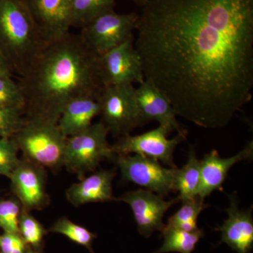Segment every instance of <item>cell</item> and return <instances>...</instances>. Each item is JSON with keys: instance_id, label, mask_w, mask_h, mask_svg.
Returning <instances> with one entry per match:
<instances>
[{"instance_id": "e0dca14e", "label": "cell", "mask_w": 253, "mask_h": 253, "mask_svg": "<svg viewBox=\"0 0 253 253\" xmlns=\"http://www.w3.org/2000/svg\"><path fill=\"white\" fill-rule=\"evenodd\" d=\"M116 175L115 169H101L84 176L66 191V198L76 207L92 203L115 201L113 181Z\"/></svg>"}, {"instance_id": "d4e9b609", "label": "cell", "mask_w": 253, "mask_h": 253, "mask_svg": "<svg viewBox=\"0 0 253 253\" xmlns=\"http://www.w3.org/2000/svg\"><path fill=\"white\" fill-rule=\"evenodd\" d=\"M26 120L24 108L0 107V138H11Z\"/></svg>"}, {"instance_id": "5b68a950", "label": "cell", "mask_w": 253, "mask_h": 253, "mask_svg": "<svg viewBox=\"0 0 253 253\" xmlns=\"http://www.w3.org/2000/svg\"><path fill=\"white\" fill-rule=\"evenodd\" d=\"M109 133L101 121L79 134L66 138L63 166L81 180L86 174L94 171L102 161L112 159L115 154L108 142Z\"/></svg>"}, {"instance_id": "83f0119b", "label": "cell", "mask_w": 253, "mask_h": 253, "mask_svg": "<svg viewBox=\"0 0 253 253\" xmlns=\"http://www.w3.org/2000/svg\"><path fill=\"white\" fill-rule=\"evenodd\" d=\"M19 149L14 138H0V175L9 177L21 160Z\"/></svg>"}, {"instance_id": "2e32d148", "label": "cell", "mask_w": 253, "mask_h": 253, "mask_svg": "<svg viewBox=\"0 0 253 253\" xmlns=\"http://www.w3.org/2000/svg\"><path fill=\"white\" fill-rule=\"evenodd\" d=\"M253 156V141L230 158H221L217 150L213 149L201 160V181L197 196L206 199L216 190L223 191V184L233 166Z\"/></svg>"}, {"instance_id": "44dd1931", "label": "cell", "mask_w": 253, "mask_h": 253, "mask_svg": "<svg viewBox=\"0 0 253 253\" xmlns=\"http://www.w3.org/2000/svg\"><path fill=\"white\" fill-rule=\"evenodd\" d=\"M163 244L162 246L154 253H192L196 245L205 236L203 229H198L194 231L180 230L165 226L162 232Z\"/></svg>"}, {"instance_id": "9a60e30c", "label": "cell", "mask_w": 253, "mask_h": 253, "mask_svg": "<svg viewBox=\"0 0 253 253\" xmlns=\"http://www.w3.org/2000/svg\"><path fill=\"white\" fill-rule=\"evenodd\" d=\"M229 206L226 210L228 218L222 225L215 228L220 231L219 244L224 243L238 253H251L253 249V219L252 208L243 211L239 207L236 193L229 194Z\"/></svg>"}, {"instance_id": "ac0fdd59", "label": "cell", "mask_w": 253, "mask_h": 253, "mask_svg": "<svg viewBox=\"0 0 253 253\" xmlns=\"http://www.w3.org/2000/svg\"><path fill=\"white\" fill-rule=\"evenodd\" d=\"M100 114V104L94 96H84L70 101L60 116L58 126L66 137L79 134L93 124Z\"/></svg>"}, {"instance_id": "f1b7e54d", "label": "cell", "mask_w": 253, "mask_h": 253, "mask_svg": "<svg viewBox=\"0 0 253 253\" xmlns=\"http://www.w3.org/2000/svg\"><path fill=\"white\" fill-rule=\"evenodd\" d=\"M28 246L18 233L4 232L0 236L1 253H26Z\"/></svg>"}, {"instance_id": "4fadbf2b", "label": "cell", "mask_w": 253, "mask_h": 253, "mask_svg": "<svg viewBox=\"0 0 253 253\" xmlns=\"http://www.w3.org/2000/svg\"><path fill=\"white\" fill-rule=\"evenodd\" d=\"M135 97L143 126L156 121L169 134L176 131L186 136L187 131L179 124L170 101L152 82L145 79L139 84L135 89Z\"/></svg>"}, {"instance_id": "f546056e", "label": "cell", "mask_w": 253, "mask_h": 253, "mask_svg": "<svg viewBox=\"0 0 253 253\" xmlns=\"http://www.w3.org/2000/svg\"><path fill=\"white\" fill-rule=\"evenodd\" d=\"M12 70L7 60L0 51V78L4 76H12Z\"/></svg>"}, {"instance_id": "8fae6325", "label": "cell", "mask_w": 253, "mask_h": 253, "mask_svg": "<svg viewBox=\"0 0 253 253\" xmlns=\"http://www.w3.org/2000/svg\"><path fill=\"white\" fill-rule=\"evenodd\" d=\"M129 205L134 214L138 232L146 238L151 237L156 231L162 232L166 224L163 217L169 208L179 202L176 199L166 201L164 197L149 190L131 191L115 199Z\"/></svg>"}, {"instance_id": "603a6c76", "label": "cell", "mask_w": 253, "mask_h": 253, "mask_svg": "<svg viewBox=\"0 0 253 253\" xmlns=\"http://www.w3.org/2000/svg\"><path fill=\"white\" fill-rule=\"evenodd\" d=\"M49 231L62 234L73 242L84 246L90 253H94L92 244L94 240L97 237L96 234L91 232L84 226L73 222L68 218H59L52 224Z\"/></svg>"}, {"instance_id": "cb8c5ba5", "label": "cell", "mask_w": 253, "mask_h": 253, "mask_svg": "<svg viewBox=\"0 0 253 253\" xmlns=\"http://www.w3.org/2000/svg\"><path fill=\"white\" fill-rule=\"evenodd\" d=\"M30 211L22 209L19 220V234L26 244L32 249L38 250L41 246L46 231Z\"/></svg>"}, {"instance_id": "5bb4252c", "label": "cell", "mask_w": 253, "mask_h": 253, "mask_svg": "<svg viewBox=\"0 0 253 253\" xmlns=\"http://www.w3.org/2000/svg\"><path fill=\"white\" fill-rule=\"evenodd\" d=\"M9 178L13 192L23 209L31 211L46 206L48 196L44 168L25 158L20 161Z\"/></svg>"}, {"instance_id": "ffe728a7", "label": "cell", "mask_w": 253, "mask_h": 253, "mask_svg": "<svg viewBox=\"0 0 253 253\" xmlns=\"http://www.w3.org/2000/svg\"><path fill=\"white\" fill-rule=\"evenodd\" d=\"M116 0H72L71 26L83 28L106 13L114 11Z\"/></svg>"}, {"instance_id": "277c9868", "label": "cell", "mask_w": 253, "mask_h": 253, "mask_svg": "<svg viewBox=\"0 0 253 253\" xmlns=\"http://www.w3.org/2000/svg\"><path fill=\"white\" fill-rule=\"evenodd\" d=\"M13 138L28 161L51 170L62 167L67 137L61 132L58 123L26 117Z\"/></svg>"}, {"instance_id": "4dcf8cb0", "label": "cell", "mask_w": 253, "mask_h": 253, "mask_svg": "<svg viewBox=\"0 0 253 253\" xmlns=\"http://www.w3.org/2000/svg\"><path fill=\"white\" fill-rule=\"evenodd\" d=\"M133 2L135 3L136 4H137L138 6H143L145 4L148 2L149 0H131Z\"/></svg>"}, {"instance_id": "4316f807", "label": "cell", "mask_w": 253, "mask_h": 253, "mask_svg": "<svg viewBox=\"0 0 253 253\" xmlns=\"http://www.w3.org/2000/svg\"><path fill=\"white\" fill-rule=\"evenodd\" d=\"M0 107L24 108L22 91L12 76L0 78Z\"/></svg>"}, {"instance_id": "7c38bea8", "label": "cell", "mask_w": 253, "mask_h": 253, "mask_svg": "<svg viewBox=\"0 0 253 253\" xmlns=\"http://www.w3.org/2000/svg\"><path fill=\"white\" fill-rule=\"evenodd\" d=\"M37 29L46 43L70 33L72 0H23Z\"/></svg>"}, {"instance_id": "7402d4cb", "label": "cell", "mask_w": 253, "mask_h": 253, "mask_svg": "<svg viewBox=\"0 0 253 253\" xmlns=\"http://www.w3.org/2000/svg\"><path fill=\"white\" fill-rule=\"evenodd\" d=\"M209 205L205 203V199L199 196L194 199L181 202V208L173 215L168 218V227L180 230L194 231L197 230L198 219L200 214Z\"/></svg>"}, {"instance_id": "d6986e66", "label": "cell", "mask_w": 253, "mask_h": 253, "mask_svg": "<svg viewBox=\"0 0 253 253\" xmlns=\"http://www.w3.org/2000/svg\"><path fill=\"white\" fill-rule=\"evenodd\" d=\"M187 162L176 169L174 191L179 192V201H188L197 196L201 181V160L198 159L194 148H190Z\"/></svg>"}, {"instance_id": "7a4b0ae2", "label": "cell", "mask_w": 253, "mask_h": 253, "mask_svg": "<svg viewBox=\"0 0 253 253\" xmlns=\"http://www.w3.org/2000/svg\"><path fill=\"white\" fill-rule=\"evenodd\" d=\"M18 84L24 97L26 117L55 123L70 101L84 96L98 99L104 87L98 56L80 35L71 33L48 43Z\"/></svg>"}, {"instance_id": "1f68e13d", "label": "cell", "mask_w": 253, "mask_h": 253, "mask_svg": "<svg viewBox=\"0 0 253 253\" xmlns=\"http://www.w3.org/2000/svg\"><path fill=\"white\" fill-rule=\"evenodd\" d=\"M26 253H41L38 252V250L33 249H28L27 252Z\"/></svg>"}, {"instance_id": "3957f363", "label": "cell", "mask_w": 253, "mask_h": 253, "mask_svg": "<svg viewBox=\"0 0 253 253\" xmlns=\"http://www.w3.org/2000/svg\"><path fill=\"white\" fill-rule=\"evenodd\" d=\"M46 44L23 0H0V51L13 73L23 76Z\"/></svg>"}, {"instance_id": "484cf974", "label": "cell", "mask_w": 253, "mask_h": 253, "mask_svg": "<svg viewBox=\"0 0 253 253\" xmlns=\"http://www.w3.org/2000/svg\"><path fill=\"white\" fill-rule=\"evenodd\" d=\"M23 207L16 199L0 201V227L4 232L19 234V220Z\"/></svg>"}, {"instance_id": "52a82bcc", "label": "cell", "mask_w": 253, "mask_h": 253, "mask_svg": "<svg viewBox=\"0 0 253 253\" xmlns=\"http://www.w3.org/2000/svg\"><path fill=\"white\" fill-rule=\"evenodd\" d=\"M138 18L139 14L134 12L111 11L82 28L80 36L94 54L101 56L134 36Z\"/></svg>"}, {"instance_id": "30bf717a", "label": "cell", "mask_w": 253, "mask_h": 253, "mask_svg": "<svg viewBox=\"0 0 253 253\" xmlns=\"http://www.w3.org/2000/svg\"><path fill=\"white\" fill-rule=\"evenodd\" d=\"M168 134L163 126H159L139 135L121 136L111 146V149L115 155H142L157 160L170 168H178L174 161V150L181 141L185 140L186 136L178 134L169 139Z\"/></svg>"}, {"instance_id": "9c48e42d", "label": "cell", "mask_w": 253, "mask_h": 253, "mask_svg": "<svg viewBox=\"0 0 253 253\" xmlns=\"http://www.w3.org/2000/svg\"><path fill=\"white\" fill-rule=\"evenodd\" d=\"M98 68L104 86L139 84L145 80L141 59L134 47V36L98 56Z\"/></svg>"}, {"instance_id": "ba28073f", "label": "cell", "mask_w": 253, "mask_h": 253, "mask_svg": "<svg viewBox=\"0 0 253 253\" xmlns=\"http://www.w3.org/2000/svg\"><path fill=\"white\" fill-rule=\"evenodd\" d=\"M123 180L165 197L174 191L177 168L163 167L157 160L142 155H115Z\"/></svg>"}, {"instance_id": "8992f818", "label": "cell", "mask_w": 253, "mask_h": 253, "mask_svg": "<svg viewBox=\"0 0 253 253\" xmlns=\"http://www.w3.org/2000/svg\"><path fill=\"white\" fill-rule=\"evenodd\" d=\"M133 84L104 86L100 93L101 122L116 137L128 135L143 126Z\"/></svg>"}, {"instance_id": "6da1fadb", "label": "cell", "mask_w": 253, "mask_h": 253, "mask_svg": "<svg viewBox=\"0 0 253 253\" xmlns=\"http://www.w3.org/2000/svg\"><path fill=\"white\" fill-rule=\"evenodd\" d=\"M134 47L176 116L224 127L252 100L253 0H149Z\"/></svg>"}]
</instances>
